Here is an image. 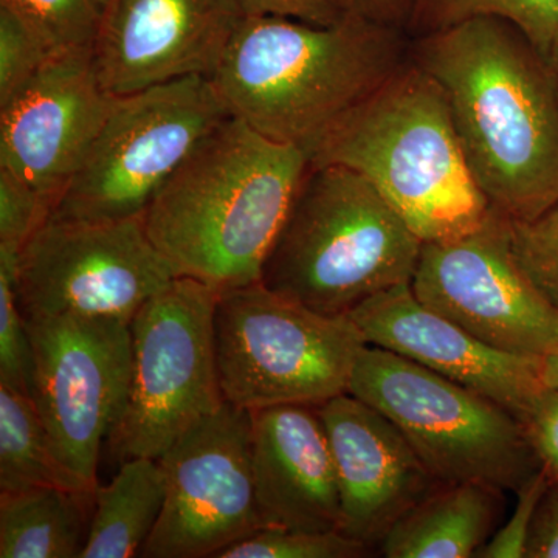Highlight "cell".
Wrapping results in <instances>:
<instances>
[{"label": "cell", "instance_id": "obj_27", "mask_svg": "<svg viewBox=\"0 0 558 558\" xmlns=\"http://www.w3.org/2000/svg\"><path fill=\"white\" fill-rule=\"evenodd\" d=\"M512 247L521 269L558 312V202L532 220H512Z\"/></svg>", "mask_w": 558, "mask_h": 558}, {"label": "cell", "instance_id": "obj_24", "mask_svg": "<svg viewBox=\"0 0 558 558\" xmlns=\"http://www.w3.org/2000/svg\"><path fill=\"white\" fill-rule=\"evenodd\" d=\"M35 28L57 53L92 50L102 20L100 0H0Z\"/></svg>", "mask_w": 558, "mask_h": 558}, {"label": "cell", "instance_id": "obj_14", "mask_svg": "<svg viewBox=\"0 0 558 558\" xmlns=\"http://www.w3.org/2000/svg\"><path fill=\"white\" fill-rule=\"evenodd\" d=\"M238 0H109L92 62L116 97L211 76L244 20Z\"/></svg>", "mask_w": 558, "mask_h": 558}, {"label": "cell", "instance_id": "obj_17", "mask_svg": "<svg viewBox=\"0 0 558 558\" xmlns=\"http://www.w3.org/2000/svg\"><path fill=\"white\" fill-rule=\"evenodd\" d=\"M368 344L387 349L446 379L487 396L524 421L546 387L542 359L488 347L422 304L411 284L366 300L349 314Z\"/></svg>", "mask_w": 558, "mask_h": 558}, {"label": "cell", "instance_id": "obj_11", "mask_svg": "<svg viewBox=\"0 0 558 558\" xmlns=\"http://www.w3.org/2000/svg\"><path fill=\"white\" fill-rule=\"evenodd\" d=\"M27 328L33 403L62 464L95 492L102 446L130 391L131 323L61 315L27 319Z\"/></svg>", "mask_w": 558, "mask_h": 558}, {"label": "cell", "instance_id": "obj_31", "mask_svg": "<svg viewBox=\"0 0 558 558\" xmlns=\"http://www.w3.org/2000/svg\"><path fill=\"white\" fill-rule=\"evenodd\" d=\"M542 468L558 481V388L545 387L523 421Z\"/></svg>", "mask_w": 558, "mask_h": 558}, {"label": "cell", "instance_id": "obj_5", "mask_svg": "<svg viewBox=\"0 0 558 558\" xmlns=\"http://www.w3.org/2000/svg\"><path fill=\"white\" fill-rule=\"evenodd\" d=\"M424 242L359 172L310 165L260 274V284L319 314L349 315L411 284Z\"/></svg>", "mask_w": 558, "mask_h": 558}, {"label": "cell", "instance_id": "obj_6", "mask_svg": "<svg viewBox=\"0 0 558 558\" xmlns=\"http://www.w3.org/2000/svg\"><path fill=\"white\" fill-rule=\"evenodd\" d=\"M348 392L384 413L440 484L517 492L542 468L512 411L387 349L366 344Z\"/></svg>", "mask_w": 558, "mask_h": 558}, {"label": "cell", "instance_id": "obj_2", "mask_svg": "<svg viewBox=\"0 0 558 558\" xmlns=\"http://www.w3.org/2000/svg\"><path fill=\"white\" fill-rule=\"evenodd\" d=\"M311 160L229 117L202 140L143 213L178 278L218 292L260 281Z\"/></svg>", "mask_w": 558, "mask_h": 558}, {"label": "cell", "instance_id": "obj_30", "mask_svg": "<svg viewBox=\"0 0 558 558\" xmlns=\"http://www.w3.org/2000/svg\"><path fill=\"white\" fill-rule=\"evenodd\" d=\"M548 470L539 468L517 490L519 502L505 526L497 529L492 538L476 554L481 558H526L527 539L543 495L548 490Z\"/></svg>", "mask_w": 558, "mask_h": 558}, {"label": "cell", "instance_id": "obj_35", "mask_svg": "<svg viewBox=\"0 0 558 558\" xmlns=\"http://www.w3.org/2000/svg\"><path fill=\"white\" fill-rule=\"evenodd\" d=\"M542 379L546 387L558 388V348L542 359Z\"/></svg>", "mask_w": 558, "mask_h": 558}, {"label": "cell", "instance_id": "obj_16", "mask_svg": "<svg viewBox=\"0 0 558 558\" xmlns=\"http://www.w3.org/2000/svg\"><path fill=\"white\" fill-rule=\"evenodd\" d=\"M318 413L336 464L340 531L379 548L389 529L440 483L403 433L351 392L322 403Z\"/></svg>", "mask_w": 558, "mask_h": 558}, {"label": "cell", "instance_id": "obj_18", "mask_svg": "<svg viewBox=\"0 0 558 558\" xmlns=\"http://www.w3.org/2000/svg\"><path fill=\"white\" fill-rule=\"evenodd\" d=\"M252 413V464L266 527L340 531L336 464L315 405Z\"/></svg>", "mask_w": 558, "mask_h": 558}, {"label": "cell", "instance_id": "obj_9", "mask_svg": "<svg viewBox=\"0 0 558 558\" xmlns=\"http://www.w3.org/2000/svg\"><path fill=\"white\" fill-rule=\"evenodd\" d=\"M218 295L196 279L175 278L132 318L130 391L108 439L119 464L163 457L226 403L215 348Z\"/></svg>", "mask_w": 558, "mask_h": 558}, {"label": "cell", "instance_id": "obj_22", "mask_svg": "<svg viewBox=\"0 0 558 558\" xmlns=\"http://www.w3.org/2000/svg\"><path fill=\"white\" fill-rule=\"evenodd\" d=\"M38 486L89 492L58 458L31 396L0 385V492Z\"/></svg>", "mask_w": 558, "mask_h": 558}, {"label": "cell", "instance_id": "obj_25", "mask_svg": "<svg viewBox=\"0 0 558 558\" xmlns=\"http://www.w3.org/2000/svg\"><path fill=\"white\" fill-rule=\"evenodd\" d=\"M371 550L341 531L264 527L216 558H360L371 556Z\"/></svg>", "mask_w": 558, "mask_h": 558}, {"label": "cell", "instance_id": "obj_28", "mask_svg": "<svg viewBox=\"0 0 558 558\" xmlns=\"http://www.w3.org/2000/svg\"><path fill=\"white\" fill-rule=\"evenodd\" d=\"M58 54L27 21L0 5V105Z\"/></svg>", "mask_w": 558, "mask_h": 558}, {"label": "cell", "instance_id": "obj_3", "mask_svg": "<svg viewBox=\"0 0 558 558\" xmlns=\"http://www.w3.org/2000/svg\"><path fill=\"white\" fill-rule=\"evenodd\" d=\"M410 44L402 28L354 11L330 25L244 17L209 80L231 117L310 156L409 62Z\"/></svg>", "mask_w": 558, "mask_h": 558}, {"label": "cell", "instance_id": "obj_1", "mask_svg": "<svg viewBox=\"0 0 558 558\" xmlns=\"http://www.w3.org/2000/svg\"><path fill=\"white\" fill-rule=\"evenodd\" d=\"M439 84L473 180L492 208L532 220L558 202V95L548 58L512 22L478 17L411 39Z\"/></svg>", "mask_w": 558, "mask_h": 558}, {"label": "cell", "instance_id": "obj_33", "mask_svg": "<svg viewBox=\"0 0 558 558\" xmlns=\"http://www.w3.org/2000/svg\"><path fill=\"white\" fill-rule=\"evenodd\" d=\"M526 558H558V481L550 480L535 513Z\"/></svg>", "mask_w": 558, "mask_h": 558}, {"label": "cell", "instance_id": "obj_4", "mask_svg": "<svg viewBox=\"0 0 558 558\" xmlns=\"http://www.w3.org/2000/svg\"><path fill=\"white\" fill-rule=\"evenodd\" d=\"M310 160L359 172L422 242L470 233L492 211L469 170L446 95L411 60L319 140Z\"/></svg>", "mask_w": 558, "mask_h": 558}, {"label": "cell", "instance_id": "obj_32", "mask_svg": "<svg viewBox=\"0 0 558 558\" xmlns=\"http://www.w3.org/2000/svg\"><path fill=\"white\" fill-rule=\"evenodd\" d=\"M245 17L275 16L310 22L336 24L351 11L348 0H238Z\"/></svg>", "mask_w": 558, "mask_h": 558}, {"label": "cell", "instance_id": "obj_29", "mask_svg": "<svg viewBox=\"0 0 558 558\" xmlns=\"http://www.w3.org/2000/svg\"><path fill=\"white\" fill-rule=\"evenodd\" d=\"M53 204L13 171L0 167V247L22 252L50 218Z\"/></svg>", "mask_w": 558, "mask_h": 558}, {"label": "cell", "instance_id": "obj_15", "mask_svg": "<svg viewBox=\"0 0 558 558\" xmlns=\"http://www.w3.org/2000/svg\"><path fill=\"white\" fill-rule=\"evenodd\" d=\"M116 100L95 72L92 50L54 54L0 105V167L31 183L54 207Z\"/></svg>", "mask_w": 558, "mask_h": 558}, {"label": "cell", "instance_id": "obj_37", "mask_svg": "<svg viewBox=\"0 0 558 558\" xmlns=\"http://www.w3.org/2000/svg\"><path fill=\"white\" fill-rule=\"evenodd\" d=\"M102 10H105V7L108 5L109 0H100Z\"/></svg>", "mask_w": 558, "mask_h": 558}, {"label": "cell", "instance_id": "obj_7", "mask_svg": "<svg viewBox=\"0 0 558 558\" xmlns=\"http://www.w3.org/2000/svg\"><path fill=\"white\" fill-rule=\"evenodd\" d=\"M368 341L349 315L319 314L260 282L219 292L216 363L223 399L255 411L344 395Z\"/></svg>", "mask_w": 558, "mask_h": 558}, {"label": "cell", "instance_id": "obj_10", "mask_svg": "<svg viewBox=\"0 0 558 558\" xmlns=\"http://www.w3.org/2000/svg\"><path fill=\"white\" fill-rule=\"evenodd\" d=\"M175 278L142 218H49L20 253L17 303L25 319L80 315L131 323Z\"/></svg>", "mask_w": 558, "mask_h": 558}, {"label": "cell", "instance_id": "obj_23", "mask_svg": "<svg viewBox=\"0 0 558 558\" xmlns=\"http://www.w3.org/2000/svg\"><path fill=\"white\" fill-rule=\"evenodd\" d=\"M478 17L512 22L546 58L558 49V0H413L405 32L416 39Z\"/></svg>", "mask_w": 558, "mask_h": 558}, {"label": "cell", "instance_id": "obj_19", "mask_svg": "<svg viewBox=\"0 0 558 558\" xmlns=\"http://www.w3.org/2000/svg\"><path fill=\"white\" fill-rule=\"evenodd\" d=\"M506 490L484 483L439 484L381 539L387 558H472L497 532Z\"/></svg>", "mask_w": 558, "mask_h": 558}, {"label": "cell", "instance_id": "obj_34", "mask_svg": "<svg viewBox=\"0 0 558 558\" xmlns=\"http://www.w3.org/2000/svg\"><path fill=\"white\" fill-rule=\"evenodd\" d=\"M348 2L349 9L360 16L402 28L405 32L413 0H348Z\"/></svg>", "mask_w": 558, "mask_h": 558}, {"label": "cell", "instance_id": "obj_20", "mask_svg": "<svg viewBox=\"0 0 558 558\" xmlns=\"http://www.w3.org/2000/svg\"><path fill=\"white\" fill-rule=\"evenodd\" d=\"M94 495L58 486L0 492V557L80 558Z\"/></svg>", "mask_w": 558, "mask_h": 558}, {"label": "cell", "instance_id": "obj_36", "mask_svg": "<svg viewBox=\"0 0 558 558\" xmlns=\"http://www.w3.org/2000/svg\"><path fill=\"white\" fill-rule=\"evenodd\" d=\"M550 72H553L554 84H556L558 95V49L554 50L548 58Z\"/></svg>", "mask_w": 558, "mask_h": 558}, {"label": "cell", "instance_id": "obj_26", "mask_svg": "<svg viewBox=\"0 0 558 558\" xmlns=\"http://www.w3.org/2000/svg\"><path fill=\"white\" fill-rule=\"evenodd\" d=\"M20 253L0 247V385L31 396L33 349L16 292Z\"/></svg>", "mask_w": 558, "mask_h": 558}, {"label": "cell", "instance_id": "obj_12", "mask_svg": "<svg viewBox=\"0 0 558 558\" xmlns=\"http://www.w3.org/2000/svg\"><path fill=\"white\" fill-rule=\"evenodd\" d=\"M411 289L488 347L538 359L558 348V312L521 269L512 220L498 209L470 233L424 242Z\"/></svg>", "mask_w": 558, "mask_h": 558}, {"label": "cell", "instance_id": "obj_8", "mask_svg": "<svg viewBox=\"0 0 558 558\" xmlns=\"http://www.w3.org/2000/svg\"><path fill=\"white\" fill-rule=\"evenodd\" d=\"M229 117L208 76H189L117 97L50 218H142L202 140Z\"/></svg>", "mask_w": 558, "mask_h": 558}, {"label": "cell", "instance_id": "obj_13", "mask_svg": "<svg viewBox=\"0 0 558 558\" xmlns=\"http://www.w3.org/2000/svg\"><path fill=\"white\" fill-rule=\"evenodd\" d=\"M167 499L143 558H209L266 527L252 464V413L223 403L159 458Z\"/></svg>", "mask_w": 558, "mask_h": 558}, {"label": "cell", "instance_id": "obj_21", "mask_svg": "<svg viewBox=\"0 0 558 558\" xmlns=\"http://www.w3.org/2000/svg\"><path fill=\"white\" fill-rule=\"evenodd\" d=\"M167 499V476L159 459L121 462L108 486L94 495L89 535L80 558L138 557L159 523Z\"/></svg>", "mask_w": 558, "mask_h": 558}]
</instances>
